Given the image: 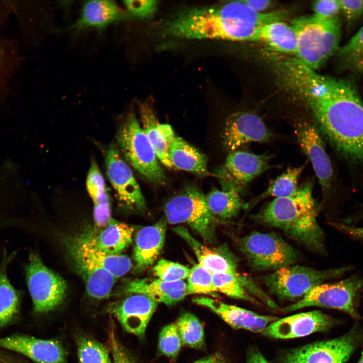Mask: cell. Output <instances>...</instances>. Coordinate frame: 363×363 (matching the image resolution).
<instances>
[{"mask_svg":"<svg viewBox=\"0 0 363 363\" xmlns=\"http://www.w3.org/2000/svg\"><path fill=\"white\" fill-rule=\"evenodd\" d=\"M190 271L182 264L164 259L159 260L153 268L154 275L166 282L183 281L188 278Z\"/></svg>","mask_w":363,"mask_h":363,"instance_id":"ab89813d","label":"cell"},{"mask_svg":"<svg viewBox=\"0 0 363 363\" xmlns=\"http://www.w3.org/2000/svg\"><path fill=\"white\" fill-rule=\"evenodd\" d=\"M193 302L207 307L218 315L230 326L254 333H263L277 317L259 314L253 311L208 297L194 298Z\"/></svg>","mask_w":363,"mask_h":363,"instance_id":"ac0fdd59","label":"cell"},{"mask_svg":"<svg viewBox=\"0 0 363 363\" xmlns=\"http://www.w3.org/2000/svg\"><path fill=\"white\" fill-rule=\"evenodd\" d=\"M244 1L252 9L260 13L272 5V2L269 0H244Z\"/></svg>","mask_w":363,"mask_h":363,"instance_id":"bcb514c9","label":"cell"},{"mask_svg":"<svg viewBox=\"0 0 363 363\" xmlns=\"http://www.w3.org/2000/svg\"><path fill=\"white\" fill-rule=\"evenodd\" d=\"M337 52L343 69L363 74V27Z\"/></svg>","mask_w":363,"mask_h":363,"instance_id":"d6a6232c","label":"cell"},{"mask_svg":"<svg viewBox=\"0 0 363 363\" xmlns=\"http://www.w3.org/2000/svg\"><path fill=\"white\" fill-rule=\"evenodd\" d=\"M108 343L114 363H136L122 346L113 327L109 331Z\"/></svg>","mask_w":363,"mask_h":363,"instance_id":"7bdbcfd3","label":"cell"},{"mask_svg":"<svg viewBox=\"0 0 363 363\" xmlns=\"http://www.w3.org/2000/svg\"><path fill=\"white\" fill-rule=\"evenodd\" d=\"M298 143L311 163L323 190L329 186L333 175L331 161L324 142L316 127L309 123L300 122L295 126Z\"/></svg>","mask_w":363,"mask_h":363,"instance_id":"e0dca14e","label":"cell"},{"mask_svg":"<svg viewBox=\"0 0 363 363\" xmlns=\"http://www.w3.org/2000/svg\"><path fill=\"white\" fill-rule=\"evenodd\" d=\"M315 15L326 19H334L338 17L341 11L339 0H320L313 5Z\"/></svg>","mask_w":363,"mask_h":363,"instance_id":"b9f144b4","label":"cell"},{"mask_svg":"<svg viewBox=\"0 0 363 363\" xmlns=\"http://www.w3.org/2000/svg\"><path fill=\"white\" fill-rule=\"evenodd\" d=\"M318 211L312 185L306 183L290 196L274 198L254 217L282 230L308 249L323 253L324 235L317 221Z\"/></svg>","mask_w":363,"mask_h":363,"instance_id":"3957f363","label":"cell"},{"mask_svg":"<svg viewBox=\"0 0 363 363\" xmlns=\"http://www.w3.org/2000/svg\"><path fill=\"white\" fill-rule=\"evenodd\" d=\"M24 271L36 313L49 312L63 302L67 293L65 281L44 264L37 253L30 252Z\"/></svg>","mask_w":363,"mask_h":363,"instance_id":"9c48e42d","label":"cell"},{"mask_svg":"<svg viewBox=\"0 0 363 363\" xmlns=\"http://www.w3.org/2000/svg\"><path fill=\"white\" fill-rule=\"evenodd\" d=\"M116 138L126 159L137 171L154 183H165V173L134 114H130L126 118L118 130Z\"/></svg>","mask_w":363,"mask_h":363,"instance_id":"8992f818","label":"cell"},{"mask_svg":"<svg viewBox=\"0 0 363 363\" xmlns=\"http://www.w3.org/2000/svg\"><path fill=\"white\" fill-rule=\"evenodd\" d=\"M166 229V221L161 219L154 224L144 227L137 232L134 259L138 270L145 269L155 262L163 247Z\"/></svg>","mask_w":363,"mask_h":363,"instance_id":"7402d4cb","label":"cell"},{"mask_svg":"<svg viewBox=\"0 0 363 363\" xmlns=\"http://www.w3.org/2000/svg\"><path fill=\"white\" fill-rule=\"evenodd\" d=\"M290 25L296 37V58L309 68H320L339 50L341 29L338 17L301 16L292 20Z\"/></svg>","mask_w":363,"mask_h":363,"instance_id":"277c9868","label":"cell"},{"mask_svg":"<svg viewBox=\"0 0 363 363\" xmlns=\"http://www.w3.org/2000/svg\"><path fill=\"white\" fill-rule=\"evenodd\" d=\"M105 161L108 177L121 205L129 209H144L146 202L140 187L114 145L106 150Z\"/></svg>","mask_w":363,"mask_h":363,"instance_id":"4fadbf2b","label":"cell"},{"mask_svg":"<svg viewBox=\"0 0 363 363\" xmlns=\"http://www.w3.org/2000/svg\"><path fill=\"white\" fill-rule=\"evenodd\" d=\"M304 168V165L288 168L276 178L256 200L253 201V204L268 197H283L294 193L298 188V179Z\"/></svg>","mask_w":363,"mask_h":363,"instance_id":"1f68e13d","label":"cell"},{"mask_svg":"<svg viewBox=\"0 0 363 363\" xmlns=\"http://www.w3.org/2000/svg\"><path fill=\"white\" fill-rule=\"evenodd\" d=\"M222 137L226 148L232 152L248 143L267 142L271 133L257 115L238 112L227 118Z\"/></svg>","mask_w":363,"mask_h":363,"instance_id":"9a60e30c","label":"cell"},{"mask_svg":"<svg viewBox=\"0 0 363 363\" xmlns=\"http://www.w3.org/2000/svg\"><path fill=\"white\" fill-rule=\"evenodd\" d=\"M11 213L7 212L5 211L0 210V231L3 230V225L4 222L13 215V214L11 215ZM2 249L3 247L1 248L0 247V257L2 254Z\"/></svg>","mask_w":363,"mask_h":363,"instance_id":"681fc988","label":"cell"},{"mask_svg":"<svg viewBox=\"0 0 363 363\" xmlns=\"http://www.w3.org/2000/svg\"><path fill=\"white\" fill-rule=\"evenodd\" d=\"M335 324V319L330 315L313 310L279 318L269 324L262 334L274 339L296 338L327 331Z\"/></svg>","mask_w":363,"mask_h":363,"instance_id":"5bb4252c","label":"cell"},{"mask_svg":"<svg viewBox=\"0 0 363 363\" xmlns=\"http://www.w3.org/2000/svg\"><path fill=\"white\" fill-rule=\"evenodd\" d=\"M290 89L306 103L335 148L363 162V102L354 86L302 66L293 75Z\"/></svg>","mask_w":363,"mask_h":363,"instance_id":"6da1fadb","label":"cell"},{"mask_svg":"<svg viewBox=\"0 0 363 363\" xmlns=\"http://www.w3.org/2000/svg\"><path fill=\"white\" fill-rule=\"evenodd\" d=\"M247 363H269L261 353L255 349H251L248 354Z\"/></svg>","mask_w":363,"mask_h":363,"instance_id":"7dc6e473","label":"cell"},{"mask_svg":"<svg viewBox=\"0 0 363 363\" xmlns=\"http://www.w3.org/2000/svg\"><path fill=\"white\" fill-rule=\"evenodd\" d=\"M286 16L283 10L257 12L244 1H231L183 10L164 23L162 32L183 39L251 41L258 27Z\"/></svg>","mask_w":363,"mask_h":363,"instance_id":"7a4b0ae2","label":"cell"},{"mask_svg":"<svg viewBox=\"0 0 363 363\" xmlns=\"http://www.w3.org/2000/svg\"><path fill=\"white\" fill-rule=\"evenodd\" d=\"M72 254L79 255L101 267L116 278L127 273L132 268L130 258L121 254H110L88 245L83 238L75 242L71 248Z\"/></svg>","mask_w":363,"mask_h":363,"instance_id":"f1b7e54d","label":"cell"},{"mask_svg":"<svg viewBox=\"0 0 363 363\" xmlns=\"http://www.w3.org/2000/svg\"><path fill=\"white\" fill-rule=\"evenodd\" d=\"M187 294H203L217 296L212 273L200 264L190 269L187 283Z\"/></svg>","mask_w":363,"mask_h":363,"instance_id":"e575fe53","label":"cell"},{"mask_svg":"<svg viewBox=\"0 0 363 363\" xmlns=\"http://www.w3.org/2000/svg\"><path fill=\"white\" fill-rule=\"evenodd\" d=\"M281 53L295 54L296 37L291 26L282 21L270 23L258 27L252 38Z\"/></svg>","mask_w":363,"mask_h":363,"instance_id":"484cf974","label":"cell"},{"mask_svg":"<svg viewBox=\"0 0 363 363\" xmlns=\"http://www.w3.org/2000/svg\"><path fill=\"white\" fill-rule=\"evenodd\" d=\"M86 187L94 206L109 203V197L104 177L95 161L90 165L86 178Z\"/></svg>","mask_w":363,"mask_h":363,"instance_id":"74e56055","label":"cell"},{"mask_svg":"<svg viewBox=\"0 0 363 363\" xmlns=\"http://www.w3.org/2000/svg\"><path fill=\"white\" fill-rule=\"evenodd\" d=\"M142 128L156 153L158 159L168 168H173L169 158L171 145L176 136L168 124L160 123L148 105L140 109Z\"/></svg>","mask_w":363,"mask_h":363,"instance_id":"d4e9b609","label":"cell"},{"mask_svg":"<svg viewBox=\"0 0 363 363\" xmlns=\"http://www.w3.org/2000/svg\"><path fill=\"white\" fill-rule=\"evenodd\" d=\"M270 159L266 154L236 150L227 156L225 171L231 185L238 190V186L247 184L266 170L269 167Z\"/></svg>","mask_w":363,"mask_h":363,"instance_id":"44dd1931","label":"cell"},{"mask_svg":"<svg viewBox=\"0 0 363 363\" xmlns=\"http://www.w3.org/2000/svg\"><path fill=\"white\" fill-rule=\"evenodd\" d=\"M173 167L200 175L207 174L206 156L183 138L176 136L170 148Z\"/></svg>","mask_w":363,"mask_h":363,"instance_id":"f546056e","label":"cell"},{"mask_svg":"<svg viewBox=\"0 0 363 363\" xmlns=\"http://www.w3.org/2000/svg\"><path fill=\"white\" fill-rule=\"evenodd\" d=\"M213 283L217 292L234 299L258 303L250 296L234 275L226 273H212Z\"/></svg>","mask_w":363,"mask_h":363,"instance_id":"8d00e7d4","label":"cell"},{"mask_svg":"<svg viewBox=\"0 0 363 363\" xmlns=\"http://www.w3.org/2000/svg\"><path fill=\"white\" fill-rule=\"evenodd\" d=\"M0 348L23 355L36 363H66L65 351L54 340L14 334L0 338Z\"/></svg>","mask_w":363,"mask_h":363,"instance_id":"2e32d148","label":"cell"},{"mask_svg":"<svg viewBox=\"0 0 363 363\" xmlns=\"http://www.w3.org/2000/svg\"><path fill=\"white\" fill-rule=\"evenodd\" d=\"M77 353L79 363H112L106 347L87 337L78 339Z\"/></svg>","mask_w":363,"mask_h":363,"instance_id":"d590c367","label":"cell"},{"mask_svg":"<svg viewBox=\"0 0 363 363\" xmlns=\"http://www.w3.org/2000/svg\"><path fill=\"white\" fill-rule=\"evenodd\" d=\"M342 267L318 270L302 265H290L274 271L261 278L270 291L282 300L304 297L314 287L328 280L341 277L350 270Z\"/></svg>","mask_w":363,"mask_h":363,"instance_id":"5b68a950","label":"cell"},{"mask_svg":"<svg viewBox=\"0 0 363 363\" xmlns=\"http://www.w3.org/2000/svg\"><path fill=\"white\" fill-rule=\"evenodd\" d=\"M182 342L187 346L200 348L204 344V333L203 326L194 314L185 312L178 318L176 323Z\"/></svg>","mask_w":363,"mask_h":363,"instance_id":"836d02e7","label":"cell"},{"mask_svg":"<svg viewBox=\"0 0 363 363\" xmlns=\"http://www.w3.org/2000/svg\"><path fill=\"white\" fill-rule=\"evenodd\" d=\"M17 254V251L9 252L3 245L0 258V329L13 321L20 308L21 292L13 286L8 274Z\"/></svg>","mask_w":363,"mask_h":363,"instance_id":"cb8c5ba5","label":"cell"},{"mask_svg":"<svg viewBox=\"0 0 363 363\" xmlns=\"http://www.w3.org/2000/svg\"><path fill=\"white\" fill-rule=\"evenodd\" d=\"M339 2L341 11L343 12L347 20H356L362 15V0H339Z\"/></svg>","mask_w":363,"mask_h":363,"instance_id":"ee69618b","label":"cell"},{"mask_svg":"<svg viewBox=\"0 0 363 363\" xmlns=\"http://www.w3.org/2000/svg\"><path fill=\"white\" fill-rule=\"evenodd\" d=\"M124 292L147 296L157 303L173 305L188 295L187 283L184 281L166 282L158 278H142L129 282Z\"/></svg>","mask_w":363,"mask_h":363,"instance_id":"ffe728a7","label":"cell"},{"mask_svg":"<svg viewBox=\"0 0 363 363\" xmlns=\"http://www.w3.org/2000/svg\"><path fill=\"white\" fill-rule=\"evenodd\" d=\"M363 334L353 327L343 335L292 349L283 357V363H344L358 347Z\"/></svg>","mask_w":363,"mask_h":363,"instance_id":"8fae6325","label":"cell"},{"mask_svg":"<svg viewBox=\"0 0 363 363\" xmlns=\"http://www.w3.org/2000/svg\"><path fill=\"white\" fill-rule=\"evenodd\" d=\"M173 230L192 249L199 264L211 273H226L235 276L245 289L256 296L261 293L262 289L251 278L239 273L237 262L230 253L211 249L195 238L183 226L175 227Z\"/></svg>","mask_w":363,"mask_h":363,"instance_id":"7c38bea8","label":"cell"},{"mask_svg":"<svg viewBox=\"0 0 363 363\" xmlns=\"http://www.w3.org/2000/svg\"><path fill=\"white\" fill-rule=\"evenodd\" d=\"M240 250L254 270H276L293 265L297 251L275 233L252 232L241 238Z\"/></svg>","mask_w":363,"mask_h":363,"instance_id":"52a82bcc","label":"cell"},{"mask_svg":"<svg viewBox=\"0 0 363 363\" xmlns=\"http://www.w3.org/2000/svg\"><path fill=\"white\" fill-rule=\"evenodd\" d=\"M194 363H225L222 356L218 354L208 356Z\"/></svg>","mask_w":363,"mask_h":363,"instance_id":"c3c4849f","label":"cell"},{"mask_svg":"<svg viewBox=\"0 0 363 363\" xmlns=\"http://www.w3.org/2000/svg\"><path fill=\"white\" fill-rule=\"evenodd\" d=\"M182 343L175 324L171 323L162 328L159 333L158 346L161 354L175 359L180 350Z\"/></svg>","mask_w":363,"mask_h":363,"instance_id":"f35d334b","label":"cell"},{"mask_svg":"<svg viewBox=\"0 0 363 363\" xmlns=\"http://www.w3.org/2000/svg\"><path fill=\"white\" fill-rule=\"evenodd\" d=\"M133 231L132 227L112 218L103 230L83 239L93 248L117 255L131 243Z\"/></svg>","mask_w":363,"mask_h":363,"instance_id":"4316f807","label":"cell"},{"mask_svg":"<svg viewBox=\"0 0 363 363\" xmlns=\"http://www.w3.org/2000/svg\"><path fill=\"white\" fill-rule=\"evenodd\" d=\"M362 288L363 279L355 275L338 282L323 283L313 288L297 302L286 306L284 310L292 311L317 306L341 310L358 319L356 300Z\"/></svg>","mask_w":363,"mask_h":363,"instance_id":"30bf717a","label":"cell"},{"mask_svg":"<svg viewBox=\"0 0 363 363\" xmlns=\"http://www.w3.org/2000/svg\"><path fill=\"white\" fill-rule=\"evenodd\" d=\"M123 3L130 15L138 18L153 16L158 6V2L154 0L124 1Z\"/></svg>","mask_w":363,"mask_h":363,"instance_id":"60d3db41","label":"cell"},{"mask_svg":"<svg viewBox=\"0 0 363 363\" xmlns=\"http://www.w3.org/2000/svg\"><path fill=\"white\" fill-rule=\"evenodd\" d=\"M72 255L85 280L88 295L97 299L108 297L116 278L107 270L90 261L79 255Z\"/></svg>","mask_w":363,"mask_h":363,"instance_id":"83f0119b","label":"cell"},{"mask_svg":"<svg viewBox=\"0 0 363 363\" xmlns=\"http://www.w3.org/2000/svg\"><path fill=\"white\" fill-rule=\"evenodd\" d=\"M208 207L216 217L227 219L238 214L244 206L238 190L234 188L214 189L206 196Z\"/></svg>","mask_w":363,"mask_h":363,"instance_id":"4dcf8cb0","label":"cell"},{"mask_svg":"<svg viewBox=\"0 0 363 363\" xmlns=\"http://www.w3.org/2000/svg\"><path fill=\"white\" fill-rule=\"evenodd\" d=\"M157 305L144 295L130 294L113 304L110 311L126 331L142 338Z\"/></svg>","mask_w":363,"mask_h":363,"instance_id":"d6986e66","label":"cell"},{"mask_svg":"<svg viewBox=\"0 0 363 363\" xmlns=\"http://www.w3.org/2000/svg\"><path fill=\"white\" fill-rule=\"evenodd\" d=\"M125 14L113 1H90L85 2L77 20L70 29L79 31L92 28L102 30L122 20Z\"/></svg>","mask_w":363,"mask_h":363,"instance_id":"603a6c76","label":"cell"},{"mask_svg":"<svg viewBox=\"0 0 363 363\" xmlns=\"http://www.w3.org/2000/svg\"><path fill=\"white\" fill-rule=\"evenodd\" d=\"M166 220L171 224L185 223L206 241L214 237L215 217L207 204L206 197L197 188H187L170 199L164 208Z\"/></svg>","mask_w":363,"mask_h":363,"instance_id":"ba28073f","label":"cell"},{"mask_svg":"<svg viewBox=\"0 0 363 363\" xmlns=\"http://www.w3.org/2000/svg\"><path fill=\"white\" fill-rule=\"evenodd\" d=\"M358 363H363V350L361 353V357Z\"/></svg>","mask_w":363,"mask_h":363,"instance_id":"f907efd6","label":"cell"},{"mask_svg":"<svg viewBox=\"0 0 363 363\" xmlns=\"http://www.w3.org/2000/svg\"><path fill=\"white\" fill-rule=\"evenodd\" d=\"M332 226L355 238L363 239V227L349 226L341 223H332Z\"/></svg>","mask_w":363,"mask_h":363,"instance_id":"f6af8a7d","label":"cell"}]
</instances>
